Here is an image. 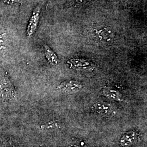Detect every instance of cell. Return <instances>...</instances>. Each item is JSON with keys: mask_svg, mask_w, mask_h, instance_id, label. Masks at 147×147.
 Listing matches in <instances>:
<instances>
[{"mask_svg": "<svg viewBox=\"0 0 147 147\" xmlns=\"http://www.w3.org/2000/svg\"><path fill=\"white\" fill-rule=\"evenodd\" d=\"M16 92L14 86L11 83L7 74L0 75V97L5 101L14 100Z\"/></svg>", "mask_w": 147, "mask_h": 147, "instance_id": "obj_1", "label": "cell"}, {"mask_svg": "<svg viewBox=\"0 0 147 147\" xmlns=\"http://www.w3.org/2000/svg\"><path fill=\"white\" fill-rule=\"evenodd\" d=\"M93 34L97 41L104 44H110L115 37L113 31L110 27L106 26H99L95 28Z\"/></svg>", "mask_w": 147, "mask_h": 147, "instance_id": "obj_2", "label": "cell"}, {"mask_svg": "<svg viewBox=\"0 0 147 147\" xmlns=\"http://www.w3.org/2000/svg\"><path fill=\"white\" fill-rule=\"evenodd\" d=\"M68 64L70 68L84 72H90L95 68V65L92 62L81 58H71L68 61Z\"/></svg>", "mask_w": 147, "mask_h": 147, "instance_id": "obj_3", "label": "cell"}, {"mask_svg": "<svg viewBox=\"0 0 147 147\" xmlns=\"http://www.w3.org/2000/svg\"><path fill=\"white\" fill-rule=\"evenodd\" d=\"M83 88L82 84L78 81L67 80L57 87L58 90L66 94H74L79 92Z\"/></svg>", "mask_w": 147, "mask_h": 147, "instance_id": "obj_4", "label": "cell"}, {"mask_svg": "<svg viewBox=\"0 0 147 147\" xmlns=\"http://www.w3.org/2000/svg\"><path fill=\"white\" fill-rule=\"evenodd\" d=\"M92 111L105 117L115 116L116 113V108L113 105L105 102H97L91 107Z\"/></svg>", "mask_w": 147, "mask_h": 147, "instance_id": "obj_5", "label": "cell"}, {"mask_svg": "<svg viewBox=\"0 0 147 147\" xmlns=\"http://www.w3.org/2000/svg\"><path fill=\"white\" fill-rule=\"evenodd\" d=\"M41 14V7L37 5L32 12L27 27L26 34L28 38H31L37 30Z\"/></svg>", "mask_w": 147, "mask_h": 147, "instance_id": "obj_6", "label": "cell"}, {"mask_svg": "<svg viewBox=\"0 0 147 147\" xmlns=\"http://www.w3.org/2000/svg\"><path fill=\"white\" fill-rule=\"evenodd\" d=\"M140 134L137 130H131L127 132L121 138L120 144L121 147H131L139 140Z\"/></svg>", "mask_w": 147, "mask_h": 147, "instance_id": "obj_7", "label": "cell"}, {"mask_svg": "<svg viewBox=\"0 0 147 147\" xmlns=\"http://www.w3.org/2000/svg\"><path fill=\"white\" fill-rule=\"evenodd\" d=\"M101 94L111 100L123 102L124 98L121 92L113 87L106 86L101 90Z\"/></svg>", "mask_w": 147, "mask_h": 147, "instance_id": "obj_8", "label": "cell"}, {"mask_svg": "<svg viewBox=\"0 0 147 147\" xmlns=\"http://www.w3.org/2000/svg\"><path fill=\"white\" fill-rule=\"evenodd\" d=\"M43 46L44 53L49 63L52 65H57L59 63V59L57 55L47 44H44Z\"/></svg>", "mask_w": 147, "mask_h": 147, "instance_id": "obj_9", "label": "cell"}, {"mask_svg": "<svg viewBox=\"0 0 147 147\" xmlns=\"http://www.w3.org/2000/svg\"><path fill=\"white\" fill-rule=\"evenodd\" d=\"M8 38L5 30L0 23V52H4L8 45Z\"/></svg>", "mask_w": 147, "mask_h": 147, "instance_id": "obj_10", "label": "cell"}, {"mask_svg": "<svg viewBox=\"0 0 147 147\" xmlns=\"http://www.w3.org/2000/svg\"><path fill=\"white\" fill-rule=\"evenodd\" d=\"M1 1L6 5H20L21 3V0H1Z\"/></svg>", "mask_w": 147, "mask_h": 147, "instance_id": "obj_11", "label": "cell"}, {"mask_svg": "<svg viewBox=\"0 0 147 147\" xmlns=\"http://www.w3.org/2000/svg\"><path fill=\"white\" fill-rule=\"evenodd\" d=\"M76 2L79 4V5H82L84 4L86 2H87L88 1V0H75Z\"/></svg>", "mask_w": 147, "mask_h": 147, "instance_id": "obj_12", "label": "cell"}]
</instances>
